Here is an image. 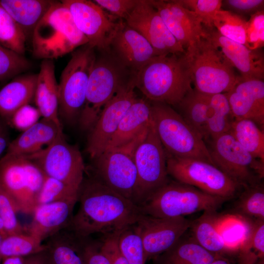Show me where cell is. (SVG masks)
Returning <instances> with one entry per match:
<instances>
[{
  "label": "cell",
  "mask_w": 264,
  "mask_h": 264,
  "mask_svg": "<svg viewBox=\"0 0 264 264\" xmlns=\"http://www.w3.org/2000/svg\"><path fill=\"white\" fill-rule=\"evenodd\" d=\"M79 207L66 228L80 239L92 234L120 232L136 223L140 207L95 177L84 178L78 195Z\"/></svg>",
  "instance_id": "6da1fadb"
},
{
  "label": "cell",
  "mask_w": 264,
  "mask_h": 264,
  "mask_svg": "<svg viewBox=\"0 0 264 264\" xmlns=\"http://www.w3.org/2000/svg\"><path fill=\"white\" fill-rule=\"evenodd\" d=\"M134 83L149 101L171 106H176L193 88L184 53L154 57L135 73Z\"/></svg>",
  "instance_id": "7a4b0ae2"
},
{
  "label": "cell",
  "mask_w": 264,
  "mask_h": 264,
  "mask_svg": "<svg viewBox=\"0 0 264 264\" xmlns=\"http://www.w3.org/2000/svg\"><path fill=\"white\" fill-rule=\"evenodd\" d=\"M31 39L33 55L42 60H53L88 44L68 8L56 0L36 26Z\"/></svg>",
  "instance_id": "3957f363"
},
{
  "label": "cell",
  "mask_w": 264,
  "mask_h": 264,
  "mask_svg": "<svg viewBox=\"0 0 264 264\" xmlns=\"http://www.w3.org/2000/svg\"><path fill=\"white\" fill-rule=\"evenodd\" d=\"M135 75L110 52H101L92 66L84 106L78 118L80 128L89 131L104 106Z\"/></svg>",
  "instance_id": "277c9868"
},
{
  "label": "cell",
  "mask_w": 264,
  "mask_h": 264,
  "mask_svg": "<svg viewBox=\"0 0 264 264\" xmlns=\"http://www.w3.org/2000/svg\"><path fill=\"white\" fill-rule=\"evenodd\" d=\"M226 200L191 185L168 180L139 206L145 215L176 218L202 211H216Z\"/></svg>",
  "instance_id": "5b68a950"
},
{
  "label": "cell",
  "mask_w": 264,
  "mask_h": 264,
  "mask_svg": "<svg viewBox=\"0 0 264 264\" xmlns=\"http://www.w3.org/2000/svg\"><path fill=\"white\" fill-rule=\"evenodd\" d=\"M150 102L152 119L167 154L214 165L206 143L177 111L164 103Z\"/></svg>",
  "instance_id": "8992f818"
},
{
  "label": "cell",
  "mask_w": 264,
  "mask_h": 264,
  "mask_svg": "<svg viewBox=\"0 0 264 264\" xmlns=\"http://www.w3.org/2000/svg\"><path fill=\"white\" fill-rule=\"evenodd\" d=\"M192 84L197 91L206 94L226 93L240 76L209 40L202 38L184 53Z\"/></svg>",
  "instance_id": "52a82bcc"
},
{
  "label": "cell",
  "mask_w": 264,
  "mask_h": 264,
  "mask_svg": "<svg viewBox=\"0 0 264 264\" xmlns=\"http://www.w3.org/2000/svg\"><path fill=\"white\" fill-rule=\"evenodd\" d=\"M88 44L79 47L62 72L59 86V116L68 123L79 118L84 106L89 75L96 58Z\"/></svg>",
  "instance_id": "ba28073f"
},
{
  "label": "cell",
  "mask_w": 264,
  "mask_h": 264,
  "mask_svg": "<svg viewBox=\"0 0 264 264\" xmlns=\"http://www.w3.org/2000/svg\"><path fill=\"white\" fill-rule=\"evenodd\" d=\"M45 175L26 156L4 155L0 159V185L18 212L32 214Z\"/></svg>",
  "instance_id": "9c48e42d"
},
{
  "label": "cell",
  "mask_w": 264,
  "mask_h": 264,
  "mask_svg": "<svg viewBox=\"0 0 264 264\" xmlns=\"http://www.w3.org/2000/svg\"><path fill=\"white\" fill-rule=\"evenodd\" d=\"M148 129L149 127L129 142L119 147L107 149L94 159L93 176L133 203L137 183L134 153Z\"/></svg>",
  "instance_id": "30bf717a"
},
{
  "label": "cell",
  "mask_w": 264,
  "mask_h": 264,
  "mask_svg": "<svg viewBox=\"0 0 264 264\" xmlns=\"http://www.w3.org/2000/svg\"><path fill=\"white\" fill-rule=\"evenodd\" d=\"M206 142L214 165L242 187L261 182L264 162L253 157L231 133H223Z\"/></svg>",
  "instance_id": "8fae6325"
},
{
  "label": "cell",
  "mask_w": 264,
  "mask_h": 264,
  "mask_svg": "<svg viewBox=\"0 0 264 264\" xmlns=\"http://www.w3.org/2000/svg\"><path fill=\"white\" fill-rule=\"evenodd\" d=\"M166 154L168 175L176 181L227 200L234 197L242 187L211 163L177 157L166 153Z\"/></svg>",
  "instance_id": "7c38bea8"
},
{
  "label": "cell",
  "mask_w": 264,
  "mask_h": 264,
  "mask_svg": "<svg viewBox=\"0 0 264 264\" xmlns=\"http://www.w3.org/2000/svg\"><path fill=\"white\" fill-rule=\"evenodd\" d=\"M134 160L137 183L133 202L140 206L169 180L166 152L153 119L146 135L135 150Z\"/></svg>",
  "instance_id": "4fadbf2b"
},
{
  "label": "cell",
  "mask_w": 264,
  "mask_h": 264,
  "mask_svg": "<svg viewBox=\"0 0 264 264\" xmlns=\"http://www.w3.org/2000/svg\"><path fill=\"white\" fill-rule=\"evenodd\" d=\"M26 156L45 176L79 189L85 170L83 157L79 148L68 143L63 132L50 145Z\"/></svg>",
  "instance_id": "5bb4252c"
},
{
  "label": "cell",
  "mask_w": 264,
  "mask_h": 264,
  "mask_svg": "<svg viewBox=\"0 0 264 264\" xmlns=\"http://www.w3.org/2000/svg\"><path fill=\"white\" fill-rule=\"evenodd\" d=\"M73 21L88 40V44L100 52L110 51L111 41L122 19L105 10L93 1L63 0Z\"/></svg>",
  "instance_id": "9a60e30c"
},
{
  "label": "cell",
  "mask_w": 264,
  "mask_h": 264,
  "mask_svg": "<svg viewBox=\"0 0 264 264\" xmlns=\"http://www.w3.org/2000/svg\"><path fill=\"white\" fill-rule=\"evenodd\" d=\"M134 77L104 106L89 131L86 149L91 158H96L106 150L124 115L137 98Z\"/></svg>",
  "instance_id": "2e32d148"
},
{
  "label": "cell",
  "mask_w": 264,
  "mask_h": 264,
  "mask_svg": "<svg viewBox=\"0 0 264 264\" xmlns=\"http://www.w3.org/2000/svg\"><path fill=\"white\" fill-rule=\"evenodd\" d=\"M191 223L184 217L156 218L143 214L135 226L146 260L155 259L170 249L189 229Z\"/></svg>",
  "instance_id": "e0dca14e"
},
{
  "label": "cell",
  "mask_w": 264,
  "mask_h": 264,
  "mask_svg": "<svg viewBox=\"0 0 264 264\" xmlns=\"http://www.w3.org/2000/svg\"><path fill=\"white\" fill-rule=\"evenodd\" d=\"M125 21L146 39L157 55L185 53L184 48L170 32L149 0H138Z\"/></svg>",
  "instance_id": "ac0fdd59"
},
{
  "label": "cell",
  "mask_w": 264,
  "mask_h": 264,
  "mask_svg": "<svg viewBox=\"0 0 264 264\" xmlns=\"http://www.w3.org/2000/svg\"><path fill=\"white\" fill-rule=\"evenodd\" d=\"M110 51L124 66L135 73L152 58L158 56L146 39L123 20L111 41Z\"/></svg>",
  "instance_id": "d6986e66"
},
{
  "label": "cell",
  "mask_w": 264,
  "mask_h": 264,
  "mask_svg": "<svg viewBox=\"0 0 264 264\" xmlns=\"http://www.w3.org/2000/svg\"><path fill=\"white\" fill-rule=\"evenodd\" d=\"M205 38L243 78L264 80V58L259 50H252L245 45L221 35L216 29L207 30Z\"/></svg>",
  "instance_id": "ffe728a7"
},
{
  "label": "cell",
  "mask_w": 264,
  "mask_h": 264,
  "mask_svg": "<svg viewBox=\"0 0 264 264\" xmlns=\"http://www.w3.org/2000/svg\"><path fill=\"white\" fill-rule=\"evenodd\" d=\"M225 94L235 119L251 120L264 129V80L240 76Z\"/></svg>",
  "instance_id": "44dd1931"
},
{
  "label": "cell",
  "mask_w": 264,
  "mask_h": 264,
  "mask_svg": "<svg viewBox=\"0 0 264 264\" xmlns=\"http://www.w3.org/2000/svg\"><path fill=\"white\" fill-rule=\"evenodd\" d=\"M78 198L37 205L32 215L31 222L25 229L29 234L42 242L66 229L73 217Z\"/></svg>",
  "instance_id": "7402d4cb"
},
{
  "label": "cell",
  "mask_w": 264,
  "mask_h": 264,
  "mask_svg": "<svg viewBox=\"0 0 264 264\" xmlns=\"http://www.w3.org/2000/svg\"><path fill=\"white\" fill-rule=\"evenodd\" d=\"M168 7L162 19L175 38L185 48L192 46L206 35L197 16L184 7L180 0H165Z\"/></svg>",
  "instance_id": "603a6c76"
},
{
  "label": "cell",
  "mask_w": 264,
  "mask_h": 264,
  "mask_svg": "<svg viewBox=\"0 0 264 264\" xmlns=\"http://www.w3.org/2000/svg\"><path fill=\"white\" fill-rule=\"evenodd\" d=\"M63 132L62 126L42 118L9 142L5 155L27 156L44 149Z\"/></svg>",
  "instance_id": "cb8c5ba5"
},
{
  "label": "cell",
  "mask_w": 264,
  "mask_h": 264,
  "mask_svg": "<svg viewBox=\"0 0 264 264\" xmlns=\"http://www.w3.org/2000/svg\"><path fill=\"white\" fill-rule=\"evenodd\" d=\"M42 118L62 126L58 113L59 86L53 60H43L37 73L34 98Z\"/></svg>",
  "instance_id": "d4e9b609"
},
{
  "label": "cell",
  "mask_w": 264,
  "mask_h": 264,
  "mask_svg": "<svg viewBox=\"0 0 264 264\" xmlns=\"http://www.w3.org/2000/svg\"><path fill=\"white\" fill-rule=\"evenodd\" d=\"M152 121L150 101L137 97L124 115L106 150L129 142L147 129Z\"/></svg>",
  "instance_id": "484cf974"
},
{
  "label": "cell",
  "mask_w": 264,
  "mask_h": 264,
  "mask_svg": "<svg viewBox=\"0 0 264 264\" xmlns=\"http://www.w3.org/2000/svg\"><path fill=\"white\" fill-rule=\"evenodd\" d=\"M37 78V74H20L0 89V116L6 122L34 99Z\"/></svg>",
  "instance_id": "4316f807"
},
{
  "label": "cell",
  "mask_w": 264,
  "mask_h": 264,
  "mask_svg": "<svg viewBox=\"0 0 264 264\" xmlns=\"http://www.w3.org/2000/svg\"><path fill=\"white\" fill-rule=\"evenodd\" d=\"M54 1L50 0H0V3L27 39L31 38L36 26Z\"/></svg>",
  "instance_id": "83f0119b"
},
{
  "label": "cell",
  "mask_w": 264,
  "mask_h": 264,
  "mask_svg": "<svg viewBox=\"0 0 264 264\" xmlns=\"http://www.w3.org/2000/svg\"><path fill=\"white\" fill-rule=\"evenodd\" d=\"M46 240L44 244L49 264H85L82 254L83 239L65 229Z\"/></svg>",
  "instance_id": "f1b7e54d"
},
{
  "label": "cell",
  "mask_w": 264,
  "mask_h": 264,
  "mask_svg": "<svg viewBox=\"0 0 264 264\" xmlns=\"http://www.w3.org/2000/svg\"><path fill=\"white\" fill-rule=\"evenodd\" d=\"M183 236L170 249L155 258L158 264H210L223 257L207 250L192 236L184 238Z\"/></svg>",
  "instance_id": "f546056e"
},
{
  "label": "cell",
  "mask_w": 264,
  "mask_h": 264,
  "mask_svg": "<svg viewBox=\"0 0 264 264\" xmlns=\"http://www.w3.org/2000/svg\"><path fill=\"white\" fill-rule=\"evenodd\" d=\"M209 94L192 88L176 106L178 113L186 123L205 141L207 140V113Z\"/></svg>",
  "instance_id": "4dcf8cb0"
},
{
  "label": "cell",
  "mask_w": 264,
  "mask_h": 264,
  "mask_svg": "<svg viewBox=\"0 0 264 264\" xmlns=\"http://www.w3.org/2000/svg\"><path fill=\"white\" fill-rule=\"evenodd\" d=\"M218 215L216 211L204 212L202 215L192 221V236L207 250L220 255L228 253L217 228Z\"/></svg>",
  "instance_id": "1f68e13d"
},
{
  "label": "cell",
  "mask_w": 264,
  "mask_h": 264,
  "mask_svg": "<svg viewBox=\"0 0 264 264\" xmlns=\"http://www.w3.org/2000/svg\"><path fill=\"white\" fill-rule=\"evenodd\" d=\"M252 221L236 214L218 215L217 228L227 253H237L250 231Z\"/></svg>",
  "instance_id": "d6a6232c"
},
{
  "label": "cell",
  "mask_w": 264,
  "mask_h": 264,
  "mask_svg": "<svg viewBox=\"0 0 264 264\" xmlns=\"http://www.w3.org/2000/svg\"><path fill=\"white\" fill-rule=\"evenodd\" d=\"M234 120L226 94H209L206 141L229 132Z\"/></svg>",
  "instance_id": "836d02e7"
},
{
  "label": "cell",
  "mask_w": 264,
  "mask_h": 264,
  "mask_svg": "<svg viewBox=\"0 0 264 264\" xmlns=\"http://www.w3.org/2000/svg\"><path fill=\"white\" fill-rule=\"evenodd\" d=\"M249 153L264 162V132L254 121L235 119L229 132Z\"/></svg>",
  "instance_id": "e575fe53"
},
{
  "label": "cell",
  "mask_w": 264,
  "mask_h": 264,
  "mask_svg": "<svg viewBox=\"0 0 264 264\" xmlns=\"http://www.w3.org/2000/svg\"><path fill=\"white\" fill-rule=\"evenodd\" d=\"M41 241L26 233L2 237L0 251L2 259L7 257H26L45 250Z\"/></svg>",
  "instance_id": "d590c367"
},
{
  "label": "cell",
  "mask_w": 264,
  "mask_h": 264,
  "mask_svg": "<svg viewBox=\"0 0 264 264\" xmlns=\"http://www.w3.org/2000/svg\"><path fill=\"white\" fill-rule=\"evenodd\" d=\"M236 202V214L252 220L264 221V188L261 182L243 188Z\"/></svg>",
  "instance_id": "8d00e7d4"
},
{
  "label": "cell",
  "mask_w": 264,
  "mask_h": 264,
  "mask_svg": "<svg viewBox=\"0 0 264 264\" xmlns=\"http://www.w3.org/2000/svg\"><path fill=\"white\" fill-rule=\"evenodd\" d=\"M237 253V264H257L264 260V221H252L250 231Z\"/></svg>",
  "instance_id": "74e56055"
},
{
  "label": "cell",
  "mask_w": 264,
  "mask_h": 264,
  "mask_svg": "<svg viewBox=\"0 0 264 264\" xmlns=\"http://www.w3.org/2000/svg\"><path fill=\"white\" fill-rule=\"evenodd\" d=\"M213 25L222 36L246 45L247 21L242 16L220 9L215 14Z\"/></svg>",
  "instance_id": "f35d334b"
},
{
  "label": "cell",
  "mask_w": 264,
  "mask_h": 264,
  "mask_svg": "<svg viewBox=\"0 0 264 264\" xmlns=\"http://www.w3.org/2000/svg\"><path fill=\"white\" fill-rule=\"evenodd\" d=\"M26 40L21 29L0 3V44L24 55Z\"/></svg>",
  "instance_id": "ab89813d"
},
{
  "label": "cell",
  "mask_w": 264,
  "mask_h": 264,
  "mask_svg": "<svg viewBox=\"0 0 264 264\" xmlns=\"http://www.w3.org/2000/svg\"><path fill=\"white\" fill-rule=\"evenodd\" d=\"M79 189L45 176L37 198V206L78 198Z\"/></svg>",
  "instance_id": "60d3db41"
},
{
  "label": "cell",
  "mask_w": 264,
  "mask_h": 264,
  "mask_svg": "<svg viewBox=\"0 0 264 264\" xmlns=\"http://www.w3.org/2000/svg\"><path fill=\"white\" fill-rule=\"evenodd\" d=\"M119 246L128 264H145L144 249L135 224L122 231L119 237Z\"/></svg>",
  "instance_id": "b9f144b4"
},
{
  "label": "cell",
  "mask_w": 264,
  "mask_h": 264,
  "mask_svg": "<svg viewBox=\"0 0 264 264\" xmlns=\"http://www.w3.org/2000/svg\"><path fill=\"white\" fill-rule=\"evenodd\" d=\"M31 66L32 63L24 55L0 44V81L14 78Z\"/></svg>",
  "instance_id": "7bdbcfd3"
},
{
  "label": "cell",
  "mask_w": 264,
  "mask_h": 264,
  "mask_svg": "<svg viewBox=\"0 0 264 264\" xmlns=\"http://www.w3.org/2000/svg\"><path fill=\"white\" fill-rule=\"evenodd\" d=\"M18 212L12 199L0 185V218L4 224V237L26 233L18 219Z\"/></svg>",
  "instance_id": "ee69618b"
},
{
  "label": "cell",
  "mask_w": 264,
  "mask_h": 264,
  "mask_svg": "<svg viewBox=\"0 0 264 264\" xmlns=\"http://www.w3.org/2000/svg\"><path fill=\"white\" fill-rule=\"evenodd\" d=\"M182 5L192 11L199 18L207 30L214 28L215 14L222 6L221 0H180Z\"/></svg>",
  "instance_id": "f6af8a7d"
},
{
  "label": "cell",
  "mask_w": 264,
  "mask_h": 264,
  "mask_svg": "<svg viewBox=\"0 0 264 264\" xmlns=\"http://www.w3.org/2000/svg\"><path fill=\"white\" fill-rule=\"evenodd\" d=\"M264 45V10L250 16L247 21L246 47L250 50H259Z\"/></svg>",
  "instance_id": "bcb514c9"
},
{
  "label": "cell",
  "mask_w": 264,
  "mask_h": 264,
  "mask_svg": "<svg viewBox=\"0 0 264 264\" xmlns=\"http://www.w3.org/2000/svg\"><path fill=\"white\" fill-rule=\"evenodd\" d=\"M40 117L42 116L37 108L28 104L19 109L7 123L22 132L37 123Z\"/></svg>",
  "instance_id": "7dc6e473"
},
{
  "label": "cell",
  "mask_w": 264,
  "mask_h": 264,
  "mask_svg": "<svg viewBox=\"0 0 264 264\" xmlns=\"http://www.w3.org/2000/svg\"><path fill=\"white\" fill-rule=\"evenodd\" d=\"M110 15L125 21L135 7L138 0H93Z\"/></svg>",
  "instance_id": "c3c4849f"
},
{
  "label": "cell",
  "mask_w": 264,
  "mask_h": 264,
  "mask_svg": "<svg viewBox=\"0 0 264 264\" xmlns=\"http://www.w3.org/2000/svg\"><path fill=\"white\" fill-rule=\"evenodd\" d=\"M120 232L106 235L100 242V248L110 264H128L119 246Z\"/></svg>",
  "instance_id": "681fc988"
},
{
  "label": "cell",
  "mask_w": 264,
  "mask_h": 264,
  "mask_svg": "<svg viewBox=\"0 0 264 264\" xmlns=\"http://www.w3.org/2000/svg\"><path fill=\"white\" fill-rule=\"evenodd\" d=\"M228 11L241 15H252L264 10V0H225L222 4Z\"/></svg>",
  "instance_id": "f907efd6"
},
{
  "label": "cell",
  "mask_w": 264,
  "mask_h": 264,
  "mask_svg": "<svg viewBox=\"0 0 264 264\" xmlns=\"http://www.w3.org/2000/svg\"><path fill=\"white\" fill-rule=\"evenodd\" d=\"M82 254L85 264H110L100 248V242L83 239Z\"/></svg>",
  "instance_id": "816d5d0a"
},
{
  "label": "cell",
  "mask_w": 264,
  "mask_h": 264,
  "mask_svg": "<svg viewBox=\"0 0 264 264\" xmlns=\"http://www.w3.org/2000/svg\"><path fill=\"white\" fill-rule=\"evenodd\" d=\"M6 122L0 116V156L9 144Z\"/></svg>",
  "instance_id": "f5cc1de1"
},
{
  "label": "cell",
  "mask_w": 264,
  "mask_h": 264,
  "mask_svg": "<svg viewBox=\"0 0 264 264\" xmlns=\"http://www.w3.org/2000/svg\"><path fill=\"white\" fill-rule=\"evenodd\" d=\"M24 264H49L45 251L25 257Z\"/></svg>",
  "instance_id": "db71d44e"
},
{
  "label": "cell",
  "mask_w": 264,
  "mask_h": 264,
  "mask_svg": "<svg viewBox=\"0 0 264 264\" xmlns=\"http://www.w3.org/2000/svg\"><path fill=\"white\" fill-rule=\"evenodd\" d=\"M25 258L17 257L5 258L2 259L1 264H24Z\"/></svg>",
  "instance_id": "11a10c76"
},
{
  "label": "cell",
  "mask_w": 264,
  "mask_h": 264,
  "mask_svg": "<svg viewBox=\"0 0 264 264\" xmlns=\"http://www.w3.org/2000/svg\"><path fill=\"white\" fill-rule=\"evenodd\" d=\"M210 264H232L227 259L223 257H222L214 260Z\"/></svg>",
  "instance_id": "9f6ffc18"
},
{
  "label": "cell",
  "mask_w": 264,
  "mask_h": 264,
  "mask_svg": "<svg viewBox=\"0 0 264 264\" xmlns=\"http://www.w3.org/2000/svg\"><path fill=\"white\" fill-rule=\"evenodd\" d=\"M0 234L2 236V237L4 236V224L2 220L0 218Z\"/></svg>",
  "instance_id": "6f0895ef"
},
{
  "label": "cell",
  "mask_w": 264,
  "mask_h": 264,
  "mask_svg": "<svg viewBox=\"0 0 264 264\" xmlns=\"http://www.w3.org/2000/svg\"><path fill=\"white\" fill-rule=\"evenodd\" d=\"M2 236L0 234V243H1V241L2 240ZM2 261V256L1 255L0 251V264H1Z\"/></svg>",
  "instance_id": "680465c9"
}]
</instances>
